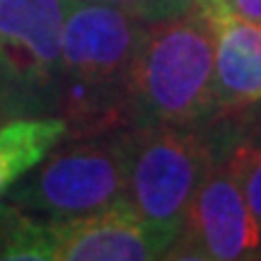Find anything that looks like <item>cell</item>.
Listing matches in <instances>:
<instances>
[{"label": "cell", "instance_id": "277c9868", "mask_svg": "<svg viewBox=\"0 0 261 261\" xmlns=\"http://www.w3.org/2000/svg\"><path fill=\"white\" fill-rule=\"evenodd\" d=\"M211 165V126H130L126 203L174 242Z\"/></svg>", "mask_w": 261, "mask_h": 261}, {"label": "cell", "instance_id": "9c48e42d", "mask_svg": "<svg viewBox=\"0 0 261 261\" xmlns=\"http://www.w3.org/2000/svg\"><path fill=\"white\" fill-rule=\"evenodd\" d=\"M63 140H68V123L54 114L0 123V198Z\"/></svg>", "mask_w": 261, "mask_h": 261}, {"label": "cell", "instance_id": "8992f818", "mask_svg": "<svg viewBox=\"0 0 261 261\" xmlns=\"http://www.w3.org/2000/svg\"><path fill=\"white\" fill-rule=\"evenodd\" d=\"M165 259H261V227L254 220L242 187L215 140L211 172L189 205L184 225Z\"/></svg>", "mask_w": 261, "mask_h": 261}, {"label": "cell", "instance_id": "7a4b0ae2", "mask_svg": "<svg viewBox=\"0 0 261 261\" xmlns=\"http://www.w3.org/2000/svg\"><path fill=\"white\" fill-rule=\"evenodd\" d=\"M130 126H208L215 104V44L203 10L148 24L128 77Z\"/></svg>", "mask_w": 261, "mask_h": 261}, {"label": "cell", "instance_id": "7c38bea8", "mask_svg": "<svg viewBox=\"0 0 261 261\" xmlns=\"http://www.w3.org/2000/svg\"><path fill=\"white\" fill-rule=\"evenodd\" d=\"M17 116H22V112H19L15 104H10L8 99L0 97V123L10 121V119H17Z\"/></svg>", "mask_w": 261, "mask_h": 261}, {"label": "cell", "instance_id": "52a82bcc", "mask_svg": "<svg viewBox=\"0 0 261 261\" xmlns=\"http://www.w3.org/2000/svg\"><path fill=\"white\" fill-rule=\"evenodd\" d=\"M51 259L56 261H150L172 247L126 201L104 211L48 220Z\"/></svg>", "mask_w": 261, "mask_h": 261}, {"label": "cell", "instance_id": "5b68a950", "mask_svg": "<svg viewBox=\"0 0 261 261\" xmlns=\"http://www.w3.org/2000/svg\"><path fill=\"white\" fill-rule=\"evenodd\" d=\"M73 0H0V97L22 116L56 112L61 34Z\"/></svg>", "mask_w": 261, "mask_h": 261}, {"label": "cell", "instance_id": "ba28073f", "mask_svg": "<svg viewBox=\"0 0 261 261\" xmlns=\"http://www.w3.org/2000/svg\"><path fill=\"white\" fill-rule=\"evenodd\" d=\"M196 3L213 29L218 116L261 104V24L240 17L225 0Z\"/></svg>", "mask_w": 261, "mask_h": 261}, {"label": "cell", "instance_id": "6da1fadb", "mask_svg": "<svg viewBox=\"0 0 261 261\" xmlns=\"http://www.w3.org/2000/svg\"><path fill=\"white\" fill-rule=\"evenodd\" d=\"M148 22L126 10L73 0L61 34L56 112L68 138L130 126L128 77Z\"/></svg>", "mask_w": 261, "mask_h": 261}, {"label": "cell", "instance_id": "3957f363", "mask_svg": "<svg viewBox=\"0 0 261 261\" xmlns=\"http://www.w3.org/2000/svg\"><path fill=\"white\" fill-rule=\"evenodd\" d=\"M68 140L12 184L10 205L46 220H63L126 201L130 126Z\"/></svg>", "mask_w": 261, "mask_h": 261}, {"label": "cell", "instance_id": "30bf717a", "mask_svg": "<svg viewBox=\"0 0 261 261\" xmlns=\"http://www.w3.org/2000/svg\"><path fill=\"white\" fill-rule=\"evenodd\" d=\"M92 3H102V5L126 10L130 15H136L138 19L152 24V22L177 17L181 12L191 10L196 0H92Z\"/></svg>", "mask_w": 261, "mask_h": 261}, {"label": "cell", "instance_id": "8fae6325", "mask_svg": "<svg viewBox=\"0 0 261 261\" xmlns=\"http://www.w3.org/2000/svg\"><path fill=\"white\" fill-rule=\"evenodd\" d=\"M230 8L244 19H252L261 24V0H225Z\"/></svg>", "mask_w": 261, "mask_h": 261}]
</instances>
